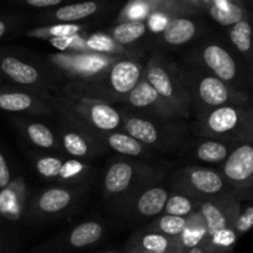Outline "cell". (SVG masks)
I'll return each mask as SVG.
<instances>
[{
  "label": "cell",
  "mask_w": 253,
  "mask_h": 253,
  "mask_svg": "<svg viewBox=\"0 0 253 253\" xmlns=\"http://www.w3.org/2000/svg\"><path fill=\"white\" fill-rule=\"evenodd\" d=\"M202 128L210 137L237 143L253 136V104L224 105L211 109L202 119Z\"/></svg>",
  "instance_id": "cell-1"
},
{
  "label": "cell",
  "mask_w": 253,
  "mask_h": 253,
  "mask_svg": "<svg viewBox=\"0 0 253 253\" xmlns=\"http://www.w3.org/2000/svg\"><path fill=\"white\" fill-rule=\"evenodd\" d=\"M106 227L99 220H86L61 236L35 249L32 253H76L93 249L103 242Z\"/></svg>",
  "instance_id": "cell-2"
},
{
  "label": "cell",
  "mask_w": 253,
  "mask_h": 253,
  "mask_svg": "<svg viewBox=\"0 0 253 253\" xmlns=\"http://www.w3.org/2000/svg\"><path fill=\"white\" fill-rule=\"evenodd\" d=\"M227 184L244 198H253V136L232 147L222 165Z\"/></svg>",
  "instance_id": "cell-3"
},
{
  "label": "cell",
  "mask_w": 253,
  "mask_h": 253,
  "mask_svg": "<svg viewBox=\"0 0 253 253\" xmlns=\"http://www.w3.org/2000/svg\"><path fill=\"white\" fill-rule=\"evenodd\" d=\"M146 79L175 114L188 115L189 98L187 88L183 86L180 79L168 67L152 61L146 71Z\"/></svg>",
  "instance_id": "cell-4"
},
{
  "label": "cell",
  "mask_w": 253,
  "mask_h": 253,
  "mask_svg": "<svg viewBox=\"0 0 253 253\" xmlns=\"http://www.w3.org/2000/svg\"><path fill=\"white\" fill-rule=\"evenodd\" d=\"M195 95L208 111L224 105H250L251 99L245 91L234 88L216 76L205 74L194 84Z\"/></svg>",
  "instance_id": "cell-5"
},
{
  "label": "cell",
  "mask_w": 253,
  "mask_h": 253,
  "mask_svg": "<svg viewBox=\"0 0 253 253\" xmlns=\"http://www.w3.org/2000/svg\"><path fill=\"white\" fill-rule=\"evenodd\" d=\"M202 59L205 67L211 71L214 76L229 83L234 88L244 91L241 89L245 81L242 68L229 49L219 43L207 44L202 51Z\"/></svg>",
  "instance_id": "cell-6"
},
{
  "label": "cell",
  "mask_w": 253,
  "mask_h": 253,
  "mask_svg": "<svg viewBox=\"0 0 253 253\" xmlns=\"http://www.w3.org/2000/svg\"><path fill=\"white\" fill-rule=\"evenodd\" d=\"M72 202L73 194L71 190L66 188H48L32 202L26 217L32 222L48 220L66 211L72 205Z\"/></svg>",
  "instance_id": "cell-7"
},
{
  "label": "cell",
  "mask_w": 253,
  "mask_h": 253,
  "mask_svg": "<svg viewBox=\"0 0 253 253\" xmlns=\"http://www.w3.org/2000/svg\"><path fill=\"white\" fill-rule=\"evenodd\" d=\"M0 77L24 88H37L43 77L35 64L9 51L0 49Z\"/></svg>",
  "instance_id": "cell-8"
},
{
  "label": "cell",
  "mask_w": 253,
  "mask_h": 253,
  "mask_svg": "<svg viewBox=\"0 0 253 253\" xmlns=\"http://www.w3.org/2000/svg\"><path fill=\"white\" fill-rule=\"evenodd\" d=\"M240 210L241 208L237 204L236 200H226V202H222L221 205L211 200H205L200 203L199 212L207 225L208 237L220 230L234 226Z\"/></svg>",
  "instance_id": "cell-9"
},
{
  "label": "cell",
  "mask_w": 253,
  "mask_h": 253,
  "mask_svg": "<svg viewBox=\"0 0 253 253\" xmlns=\"http://www.w3.org/2000/svg\"><path fill=\"white\" fill-rule=\"evenodd\" d=\"M126 98L128 104L138 110L157 114V116L162 118H170L175 115L174 111L163 100L162 96L146 78L141 79L140 83L128 93Z\"/></svg>",
  "instance_id": "cell-10"
},
{
  "label": "cell",
  "mask_w": 253,
  "mask_h": 253,
  "mask_svg": "<svg viewBox=\"0 0 253 253\" xmlns=\"http://www.w3.org/2000/svg\"><path fill=\"white\" fill-rule=\"evenodd\" d=\"M79 110V114L89 121L91 126L101 132H113L119 128L123 123V116L115 108L106 103L72 104Z\"/></svg>",
  "instance_id": "cell-11"
},
{
  "label": "cell",
  "mask_w": 253,
  "mask_h": 253,
  "mask_svg": "<svg viewBox=\"0 0 253 253\" xmlns=\"http://www.w3.org/2000/svg\"><path fill=\"white\" fill-rule=\"evenodd\" d=\"M0 110L14 114H39L46 110L34 93L0 85Z\"/></svg>",
  "instance_id": "cell-12"
},
{
  "label": "cell",
  "mask_w": 253,
  "mask_h": 253,
  "mask_svg": "<svg viewBox=\"0 0 253 253\" xmlns=\"http://www.w3.org/2000/svg\"><path fill=\"white\" fill-rule=\"evenodd\" d=\"M142 77V66L131 59H120L115 62L109 72V85L118 95H128L140 83Z\"/></svg>",
  "instance_id": "cell-13"
},
{
  "label": "cell",
  "mask_w": 253,
  "mask_h": 253,
  "mask_svg": "<svg viewBox=\"0 0 253 253\" xmlns=\"http://www.w3.org/2000/svg\"><path fill=\"white\" fill-rule=\"evenodd\" d=\"M126 247L147 252L183 253V249L178 241V237H170L168 235L146 229L133 234L128 240Z\"/></svg>",
  "instance_id": "cell-14"
},
{
  "label": "cell",
  "mask_w": 253,
  "mask_h": 253,
  "mask_svg": "<svg viewBox=\"0 0 253 253\" xmlns=\"http://www.w3.org/2000/svg\"><path fill=\"white\" fill-rule=\"evenodd\" d=\"M136 169L132 163L119 161L106 169L104 175V190L110 197L124 194L132 184Z\"/></svg>",
  "instance_id": "cell-15"
},
{
  "label": "cell",
  "mask_w": 253,
  "mask_h": 253,
  "mask_svg": "<svg viewBox=\"0 0 253 253\" xmlns=\"http://www.w3.org/2000/svg\"><path fill=\"white\" fill-rule=\"evenodd\" d=\"M185 178L189 187L203 195H217L226 189L224 175L208 168H192Z\"/></svg>",
  "instance_id": "cell-16"
},
{
  "label": "cell",
  "mask_w": 253,
  "mask_h": 253,
  "mask_svg": "<svg viewBox=\"0 0 253 253\" xmlns=\"http://www.w3.org/2000/svg\"><path fill=\"white\" fill-rule=\"evenodd\" d=\"M25 215L24 184L12 180L5 189L0 190V217L7 221H19Z\"/></svg>",
  "instance_id": "cell-17"
},
{
  "label": "cell",
  "mask_w": 253,
  "mask_h": 253,
  "mask_svg": "<svg viewBox=\"0 0 253 253\" xmlns=\"http://www.w3.org/2000/svg\"><path fill=\"white\" fill-rule=\"evenodd\" d=\"M168 198H169V192L166 188H148L133 203V214L141 219L157 217L165 210Z\"/></svg>",
  "instance_id": "cell-18"
},
{
  "label": "cell",
  "mask_w": 253,
  "mask_h": 253,
  "mask_svg": "<svg viewBox=\"0 0 253 253\" xmlns=\"http://www.w3.org/2000/svg\"><path fill=\"white\" fill-rule=\"evenodd\" d=\"M124 128L128 135L135 137L146 146L157 147L162 142V133L160 127L148 119L136 115H124Z\"/></svg>",
  "instance_id": "cell-19"
},
{
  "label": "cell",
  "mask_w": 253,
  "mask_h": 253,
  "mask_svg": "<svg viewBox=\"0 0 253 253\" xmlns=\"http://www.w3.org/2000/svg\"><path fill=\"white\" fill-rule=\"evenodd\" d=\"M197 24L187 17H177L168 21L162 31V39L169 46H183L197 35Z\"/></svg>",
  "instance_id": "cell-20"
},
{
  "label": "cell",
  "mask_w": 253,
  "mask_h": 253,
  "mask_svg": "<svg viewBox=\"0 0 253 253\" xmlns=\"http://www.w3.org/2000/svg\"><path fill=\"white\" fill-rule=\"evenodd\" d=\"M229 36L237 52L252 64L253 68V25L249 17H244L232 25Z\"/></svg>",
  "instance_id": "cell-21"
},
{
  "label": "cell",
  "mask_w": 253,
  "mask_h": 253,
  "mask_svg": "<svg viewBox=\"0 0 253 253\" xmlns=\"http://www.w3.org/2000/svg\"><path fill=\"white\" fill-rule=\"evenodd\" d=\"M15 124L22 135L36 147L44 150H52L56 147V137L48 126L27 120H16Z\"/></svg>",
  "instance_id": "cell-22"
},
{
  "label": "cell",
  "mask_w": 253,
  "mask_h": 253,
  "mask_svg": "<svg viewBox=\"0 0 253 253\" xmlns=\"http://www.w3.org/2000/svg\"><path fill=\"white\" fill-rule=\"evenodd\" d=\"M236 143L219 140H205L197 146L194 157L204 163H222L226 161Z\"/></svg>",
  "instance_id": "cell-23"
},
{
  "label": "cell",
  "mask_w": 253,
  "mask_h": 253,
  "mask_svg": "<svg viewBox=\"0 0 253 253\" xmlns=\"http://www.w3.org/2000/svg\"><path fill=\"white\" fill-rule=\"evenodd\" d=\"M208 239V229L202 214H192L188 216V226L178 237L183 251L192 247L203 246Z\"/></svg>",
  "instance_id": "cell-24"
},
{
  "label": "cell",
  "mask_w": 253,
  "mask_h": 253,
  "mask_svg": "<svg viewBox=\"0 0 253 253\" xmlns=\"http://www.w3.org/2000/svg\"><path fill=\"white\" fill-rule=\"evenodd\" d=\"M105 136L104 140L106 145L120 155L138 157L145 153V145L127 132H108Z\"/></svg>",
  "instance_id": "cell-25"
},
{
  "label": "cell",
  "mask_w": 253,
  "mask_h": 253,
  "mask_svg": "<svg viewBox=\"0 0 253 253\" xmlns=\"http://www.w3.org/2000/svg\"><path fill=\"white\" fill-rule=\"evenodd\" d=\"M188 226V217L177 216V215H158L150 225L145 227L146 230L157 231L161 234L168 235L170 237H179Z\"/></svg>",
  "instance_id": "cell-26"
},
{
  "label": "cell",
  "mask_w": 253,
  "mask_h": 253,
  "mask_svg": "<svg viewBox=\"0 0 253 253\" xmlns=\"http://www.w3.org/2000/svg\"><path fill=\"white\" fill-rule=\"evenodd\" d=\"M146 31H147V26L145 22L140 21V20H132V21L118 25L111 32V36H113L114 41L118 42L119 44L126 46V44H131L137 40L142 39Z\"/></svg>",
  "instance_id": "cell-27"
},
{
  "label": "cell",
  "mask_w": 253,
  "mask_h": 253,
  "mask_svg": "<svg viewBox=\"0 0 253 253\" xmlns=\"http://www.w3.org/2000/svg\"><path fill=\"white\" fill-rule=\"evenodd\" d=\"M98 10V4L94 1H83L78 4L66 5L54 12V19L62 22L79 21L94 15Z\"/></svg>",
  "instance_id": "cell-28"
},
{
  "label": "cell",
  "mask_w": 253,
  "mask_h": 253,
  "mask_svg": "<svg viewBox=\"0 0 253 253\" xmlns=\"http://www.w3.org/2000/svg\"><path fill=\"white\" fill-rule=\"evenodd\" d=\"M240 236L235 231L234 226L226 227L224 230L215 232L214 235L209 236L203 245L210 251H214L217 253H232L234 251L235 245L237 244V240Z\"/></svg>",
  "instance_id": "cell-29"
},
{
  "label": "cell",
  "mask_w": 253,
  "mask_h": 253,
  "mask_svg": "<svg viewBox=\"0 0 253 253\" xmlns=\"http://www.w3.org/2000/svg\"><path fill=\"white\" fill-rule=\"evenodd\" d=\"M210 15L216 22L222 26H232L236 22L241 21L246 17V12L240 5L234 2H224V4H215L210 9Z\"/></svg>",
  "instance_id": "cell-30"
},
{
  "label": "cell",
  "mask_w": 253,
  "mask_h": 253,
  "mask_svg": "<svg viewBox=\"0 0 253 253\" xmlns=\"http://www.w3.org/2000/svg\"><path fill=\"white\" fill-rule=\"evenodd\" d=\"M62 145L64 151L73 157H88L90 146L82 133L67 130L62 133Z\"/></svg>",
  "instance_id": "cell-31"
},
{
  "label": "cell",
  "mask_w": 253,
  "mask_h": 253,
  "mask_svg": "<svg viewBox=\"0 0 253 253\" xmlns=\"http://www.w3.org/2000/svg\"><path fill=\"white\" fill-rule=\"evenodd\" d=\"M35 168L41 177L54 179V178L64 177L66 163L58 157L42 156V157L35 158Z\"/></svg>",
  "instance_id": "cell-32"
},
{
  "label": "cell",
  "mask_w": 253,
  "mask_h": 253,
  "mask_svg": "<svg viewBox=\"0 0 253 253\" xmlns=\"http://www.w3.org/2000/svg\"><path fill=\"white\" fill-rule=\"evenodd\" d=\"M194 209L195 203L189 197H185L182 194H173L168 198L163 214L188 217L194 214Z\"/></svg>",
  "instance_id": "cell-33"
},
{
  "label": "cell",
  "mask_w": 253,
  "mask_h": 253,
  "mask_svg": "<svg viewBox=\"0 0 253 253\" xmlns=\"http://www.w3.org/2000/svg\"><path fill=\"white\" fill-rule=\"evenodd\" d=\"M234 229L240 237L253 229V204L240 210L234 222Z\"/></svg>",
  "instance_id": "cell-34"
},
{
  "label": "cell",
  "mask_w": 253,
  "mask_h": 253,
  "mask_svg": "<svg viewBox=\"0 0 253 253\" xmlns=\"http://www.w3.org/2000/svg\"><path fill=\"white\" fill-rule=\"evenodd\" d=\"M17 247V241L10 232L4 229L0 222V253H14Z\"/></svg>",
  "instance_id": "cell-35"
},
{
  "label": "cell",
  "mask_w": 253,
  "mask_h": 253,
  "mask_svg": "<svg viewBox=\"0 0 253 253\" xmlns=\"http://www.w3.org/2000/svg\"><path fill=\"white\" fill-rule=\"evenodd\" d=\"M12 182L11 170H10L7 161L5 158L4 153L0 150V190L5 189L10 183Z\"/></svg>",
  "instance_id": "cell-36"
},
{
  "label": "cell",
  "mask_w": 253,
  "mask_h": 253,
  "mask_svg": "<svg viewBox=\"0 0 253 253\" xmlns=\"http://www.w3.org/2000/svg\"><path fill=\"white\" fill-rule=\"evenodd\" d=\"M167 24V19L162 15H153L150 19V27L153 31H163Z\"/></svg>",
  "instance_id": "cell-37"
},
{
  "label": "cell",
  "mask_w": 253,
  "mask_h": 253,
  "mask_svg": "<svg viewBox=\"0 0 253 253\" xmlns=\"http://www.w3.org/2000/svg\"><path fill=\"white\" fill-rule=\"evenodd\" d=\"M24 1L34 7H49L61 4L63 0H24Z\"/></svg>",
  "instance_id": "cell-38"
},
{
  "label": "cell",
  "mask_w": 253,
  "mask_h": 253,
  "mask_svg": "<svg viewBox=\"0 0 253 253\" xmlns=\"http://www.w3.org/2000/svg\"><path fill=\"white\" fill-rule=\"evenodd\" d=\"M79 27L74 26V25H68V26H54L51 29V32L54 35H69L73 32L78 31Z\"/></svg>",
  "instance_id": "cell-39"
},
{
  "label": "cell",
  "mask_w": 253,
  "mask_h": 253,
  "mask_svg": "<svg viewBox=\"0 0 253 253\" xmlns=\"http://www.w3.org/2000/svg\"><path fill=\"white\" fill-rule=\"evenodd\" d=\"M11 29H12V22L10 21V20L0 17V39L6 36Z\"/></svg>",
  "instance_id": "cell-40"
},
{
  "label": "cell",
  "mask_w": 253,
  "mask_h": 253,
  "mask_svg": "<svg viewBox=\"0 0 253 253\" xmlns=\"http://www.w3.org/2000/svg\"><path fill=\"white\" fill-rule=\"evenodd\" d=\"M183 253H217V252L210 251V250H208L207 247L204 246H197V247H192V249L184 250Z\"/></svg>",
  "instance_id": "cell-41"
},
{
  "label": "cell",
  "mask_w": 253,
  "mask_h": 253,
  "mask_svg": "<svg viewBox=\"0 0 253 253\" xmlns=\"http://www.w3.org/2000/svg\"><path fill=\"white\" fill-rule=\"evenodd\" d=\"M98 253H128L127 249L125 250H106V251H100Z\"/></svg>",
  "instance_id": "cell-42"
},
{
  "label": "cell",
  "mask_w": 253,
  "mask_h": 253,
  "mask_svg": "<svg viewBox=\"0 0 253 253\" xmlns=\"http://www.w3.org/2000/svg\"><path fill=\"white\" fill-rule=\"evenodd\" d=\"M127 249V247H126ZM128 253H165V252H147V251H141V250L136 249H127Z\"/></svg>",
  "instance_id": "cell-43"
},
{
  "label": "cell",
  "mask_w": 253,
  "mask_h": 253,
  "mask_svg": "<svg viewBox=\"0 0 253 253\" xmlns=\"http://www.w3.org/2000/svg\"><path fill=\"white\" fill-rule=\"evenodd\" d=\"M251 83H252V88H253V69H252V76H251Z\"/></svg>",
  "instance_id": "cell-44"
},
{
  "label": "cell",
  "mask_w": 253,
  "mask_h": 253,
  "mask_svg": "<svg viewBox=\"0 0 253 253\" xmlns=\"http://www.w3.org/2000/svg\"><path fill=\"white\" fill-rule=\"evenodd\" d=\"M0 85H1V78H0Z\"/></svg>",
  "instance_id": "cell-45"
}]
</instances>
